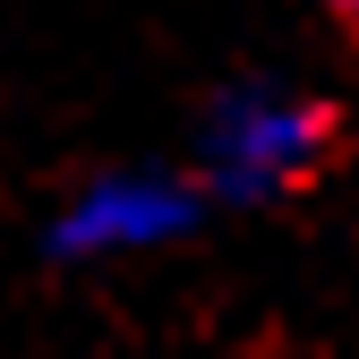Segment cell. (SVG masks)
<instances>
[{
    "mask_svg": "<svg viewBox=\"0 0 359 359\" xmlns=\"http://www.w3.org/2000/svg\"><path fill=\"white\" fill-rule=\"evenodd\" d=\"M325 154V111L291 95V86H240V95L214 103V128H205V171L222 197H283L299 189Z\"/></svg>",
    "mask_w": 359,
    "mask_h": 359,
    "instance_id": "1",
    "label": "cell"
},
{
    "mask_svg": "<svg viewBox=\"0 0 359 359\" xmlns=\"http://www.w3.org/2000/svg\"><path fill=\"white\" fill-rule=\"evenodd\" d=\"M197 222V197L163 171H120V180H95L60 222H52V248L69 257H103V248H154V240H180Z\"/></svg>",
    "mask_w": 359,
    "mask_h": 359,
    "instance_id": "2",
    "label": "cell"
},
{
    "mask_svg": "<svg viewBox=\"0 0 359 359\" xmlns=\"http://www.w3.org/2000/svg\"><path fill=\"white\" fill-rule=\"evenodd\" d=\"M334 9H351V0H334Z\"/></svg>",
    "mask_w": 359,
    "mask_h": 359,
    "instance_id": "3",
    "label": "cell"
}]
</instances>
